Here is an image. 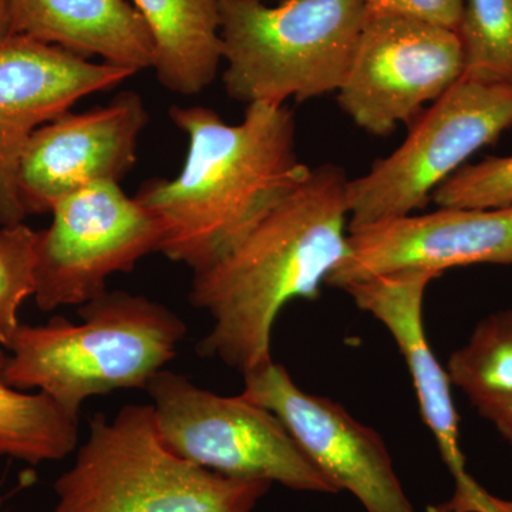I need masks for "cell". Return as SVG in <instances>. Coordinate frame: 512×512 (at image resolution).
<instances>
[{
  "label": "cell",
  "instance_id": "1",
  "mask_svg": "<svg viewBox=\"0 0 512 512\" xmlns=\"http://www.w3.org/2000/svg\"><path fill=\"white\" fill-rule=\"evenodd\" d=\"M348 177L333 164L308 177L220 261L194 272L190 302L212 319L198 343L242 375L272 362L276 318L295 299L315 301L348 249Z\"/></svg>",
  "mask_w": 512,
  "mask_h": 512
},
{
  "label": "cell",
  "instance_id": "2",
  "mask_svg": "<svg viewBox=\"0 0 512 512\" xmlns=\"http://www.w3.org/2000/svg\"><path fill=\"white\" fill-rule=\"evenodd\" d=\"M168 117L187 136L185 163L177 177L144 181L136 198L163 225L158 252L194 274L227 255L311 167L299 160L286 104H249L238 124L201 106H173Z\"/></svg>",
  "mask_w": 512,
  "mask_h": 512
},
{
  "label": "cell",
  "instance_id": "3",
  "mask_svg": "<svg viewBox=\"0 0 512 512\" xmlns=\"http://www.w3.org/2000/svg\"><path fill=\"white\" fill-rule=\"evenodd\" d=\"M77 315L79 323L55 316L20 325L5 365L10 386L45 393L77 421L90 397L146 389L187 335L167 306L124 291L104 292Z\"/></svg>",
  "mask_w": 512,
  "mask_h": 512
},
{
  "label": "cell",
  "instance_id": "4",
  "mask_svg": "<svg viewBox=\"0 0 512 512\" xmlns=\"http://www.w3.org/2000/svg\"><path fill=\"white\" fill-rule=\"evenodd\" d=\"M265 480L214 473L165 446L151 404L97 413L50 512H254Z\"/></svg>",
  "mask_w": 512,
  "mask_h": 512
},
{
  "label": "cell",
  "instance_id": "5",
  "mask_svg": "<svg viewBox=\"0 0 512 512\" xmlns=\"http://www.w3.org/2000/svg\"><path fill=\"white\" fill-rule=\"evenodd\" d=\"M222 83L249 106L338 93L367 19V0H220Z\"/></svg>",
  "mask_w": 512,
  "mask_h": 512
},
{
  "label": "cell",
  "instance_id": "6",
  "mask_svg": "<svg viewBox=\"0 0 512 512\" xmlns=\"http://www.w3.org/2000/svg\"><path fill=\"white\" fill-rule=\"evenodd\" d=\"M165 446L214 473L265 480L296 491L339 493L281 420L241 394L221 396L161 370L146 387Z\"/></svg>",
  "mask_w": 512,
  "mask_h": 512
},
{
  "label": "cell",
  "instance_id": "7",
  "mask_svg": "<svg viewBox=\"0 0 512 512\" xmlns=\"http://www.w3.org/2000/svg\"><path fill=\"white\" fill-rule=\"evenodd\" d=\"M512 126V87L461 77L390 156L348 181L349 231L426 207L433 192Z\"/></svg>",
  "mask_w": 512,
  "mask_h": 512
},
{
  "label": "cell",
  "instance_id": "8",
  "mask_svg": "<svg viewBox=\"0 0 512 512\" xmlns=\"http://www.w3.org/2000/svg\"><path fill=\"white\" fill-rule=\"evenodd\" d=\"M39 232L36 299L40 311L82 306L99 298L110 276L128 274L160 251L163 225L120 184L103 183L62 198Z\"/></svg>",
  "mask_w": 512,
  "mask_h": 512
},
{
  "label": "cell",
  "instance_id": "9",
  "mask_svg": "<svg viewBox=\"0 0 512 512\" xmlns=\"http://www.w3.org/2000/svg\"><path fill=\"white\" fill-rule=\"evenodd\" d=\"M463 74L457 30L410 16L367 15L338 103L357 127L389 137Z\"/></svg>",
  "mask_w": 512,
  "mask_h": 512
},
{
  "label": "cell",
  "instance_id": "10",
  "mask_svg": "<svg viewBox=\"0 0 512 512\" xmlns=\"http://www.w3.org/2000/svg\"><path fill=\"white\" fill-rule=\"evenodd\" d=\"M244 377L241 396L274 413L339 491L355 495L367 512H414L375 430L340 404L303 392L274 360Z\"/></svg>",
  "mask_w": 512,
  "mask_h": 512
},
{
  "label": "cell",
  "instance_id": "11",
  "mask_svg": "<svg viewBox=\"0 0 512 512\" xmlns=\"http://www.w3.org/2000/svg\"><path fill=\"white\" fill-rule=\"evenodd\" d=\"M148 124L140 94L124 90L104 106L66 111L37 128L18 171L26 217L47 214L73 192L120 181L137 163L138 140Z\"/></svg>",
  "mask_w": 512,
  "mask_h": 512
},
{
  "label": "cell",
  "instance_id": "12",
  "mask_svg": "<svg viewBox=\"0 0 512 512\" xmlns=\"http://www.w3.org/2000/svg\"><path fill=\"white\" fill-rule=\"evenodd\" d=\"M133 70L62 47L10 36L0 45V227L26 218L18 171L30 137L87 96L114 89Z\"/></svg>",
  "mask_w": 512,
  "mask_h": 512
},
{
  "label": "cell",
  "instance_id": "13",
  "mask_svg": "<svg viewBox=\"0 0 512 512\" xmlns=\"http://www.w3.org/2000/svg\"><path fill=\"white\" fill-rule=\"evenodd\" d=\"M512 264V205L450 208L403 215L352 229L342 261L326 285L356 282L399 271L441 275L458 266Z\"/></svg>",
  "mask_w": 512,
  "mask_h": 512
},
{
  "label": "cell",
  "instance_id": "14",
  "mask_svg": "<svg viewBox=\"0 0 512 512\" xmlns=\"http://www.w3.org/2000/svg\"><path fill=\"white\" fill-rule=\"evenodd\" d=\"M429 271H399L346 286L357 308L375 316L392 333L406 360L424 423L436 439L454 478L468 476L460 448V417L451 382L427 340L423 303L427 286L437 278Z\"/></svg>",
  "mask_w": 512,
  "mask_h": 512
},
{
  "label": "cell",
  "instance_id": "15",
  "mask_svg": "<svg viewBox=\"0 0 512 512\" xmlns=\"http://www.w3.org/2000/svg\"><path fill=\"white\" fill-rule=\"evenodd\" d=\"M10 36L62 47L90 59L153 69V37L143 16L128 0H12Z\"/></svg>",
  "mask_w": 512,
  "mask_h": 512
},
{
  "label": "cell",
  "instance_id": "16",
  "mask_svg": "<svg viewBox=\"0 0 512 512\" xmlns=\"http://www.w3.org/2000/svg\"><path fill=\"white\" fill-rule=\"evenodd\" d=\"M153 37V70L168 92L195 96L222 62L220 0H131Z\"/></svg>",
  "mask_w": 512,
  "mask_h": 512
},
{
  "label": "cell",
  "instance_id": "17",
  "mask_svg": "<svg viewBox=\"0 0 512 512\" xmlns=\"http://www.w3.org/2000/svg\"><path fill=\"white\" fill-rule=\"evenodd\" d=\"M8 356L0 350V457L29 464L63 460L79 441V421L45 393H25L5 380Z\"/></svg>",
  "mask_w": 512,
  "mask_h": 512
},
{
  "label": "cell",
  "instance_id": "18",
  "mask_svg": "<svg viewBox=\"0 0 512 512\" xmlns=\"http://www.w3.org/2000/svg\"><path fill=\"white\" fill-rule=\"evenodd\" d=\"M448 377L477 412L497 423L512 413V311L478 323L466 346L448 360Z\"/></svg>",
  "mask_w": 512,
  "mask_h": 512
},
{
  "label": "cell",
  "instance_id": "19",
  "mask_svg": "<svg viewBox=\"0 0 512 512\" xmlns=\"http://www.w3.org/2000/svg\"><path fill=\"white\" fill-rule=\"evenodd\" d=\"M463 77L512 87V0H463Z\"/></svg>",
  "mask_w": 512,
  "mask_h": 512
},
{
  "label": "cell",
  "instance_id": "20",
  "mask_svg": "<svg viewBox=\"0 0 512 512\" xmlns=\"http://www.w3.org/2000/svg\"><path fill=\"white\" fill-rule=\"evenodd\" d=\"M39 231L28 225L0 227V346L9 349L18 332L19 309L36 291Z\"/></svg>",
  "mask_w": 512,
  "mask_h": 512
},
{
  "label": "cell",
  "instance_id": "21",
  "mask_svg": "<svg viewBox=\"0 0 512 512\" xmlns=\"http://www.w3.org/2000/svg\"><path fill=\"white\" fill-rule=\"evenodd\" d=\"M431 201L439 208H503L512 205V156L463 165L437 188Z\"/></svg>",
  "mask_w": 512,
  "mask_h": 512
},
{
  "label": "cell",
  "instance_id": "22",
  "mask_svg": "<svg viewBox=\"0 0 512 512\" xmlns=\"http://www.w3.org/2000/svg\"><path fill=\"white\" fill-rule=\"evenodd\" d=\"M367 15L410 16L458 30L463 0H367Z\"/></svg>",
  "mask_w": 512,
  "mask_h": 512
},
{
  "label": "cell",
  "instance_id": "23",
  "mask_svg": "<svg viewBox=\"0 0 512 512\" xmlns=\"http://www.w3.org/2000/svg\"><path fill=\"white\" fill-rule=\"evenodd\" d=\"M450 501L457 512H512V501L487 493L470 476L456 481V493Z\"/></svg>",
  "mask_w": 512,
  "mask_h": 512
},
{
  "label": "cell",
  "instance_id": "24",
  "mask_svg": "<svg viewBox=\"0 0 512 512\" xmlns=\"http://www.w3.org/2000/svg\"><path fill=\"white\" fill-rule=\"evenodd\" d=\"M10 5L12 0H0V45L10 37Z\"/></svg>",
  "mask_w": 512,
  "mask_h": 512
},
{
  "label": "cell",
  "instance_id": "25",
  "mask_svg": "<svg viewBox=\"0 0 512 512\" xmlns=\"http://www.w3.org/2000/svg\"><path fill=\"white\" fill-rule=\"evenodd\" d=\"M495 426H497L498 431L503 434L504 439H507L512 444V413L510 416L504 417V419L497 421Z\"/></svg>",
  "mask_w": 512,
  "mask_h": 512
},
{
  "label": "cell",
  "instance_id": "26",
  "mask_svg": "<svg viewBox=\"0 0 512 512\" xmlns=\"http://www.w3.org/2000/svg\"><path fill=\"white\" fill-rule=\"evenodd\" d=\"M429 512H457L454 510L453 504L451 501H448L446 504L437 505V507L430 508Z\"/></svg>",
  "mask_w": 512,
  "mask_h": 512
},
{
  "label": "cell",
  "instance_id": "27",
  "mask_svg": "<svg viewBox=\"0 0 512 512\" xmlns=\"http://www.w3.org/2000/svg\"><path fill=\"white\" fill-rule=\"evenodd\" d=\"M258 2H268V0H258ZM279 2H281V0H279Z\"/></svg>",
  "mask_w": 512,
  "mask_h": 512
},
{
  "label": "cell",
  "instance_id": "28",
  "mask_svg": "<svg viewBox=\"0 0 512 512\" xmlns=\"http://www.w3.org/2000/svg\"><path fill=\"white\" fill-rule=\"evenodd\" d=\"M0 512H2V510H0Z\"/></svg>",
  "mask_w": 512,
  "mask_h": 512
}]
</instances>
